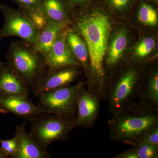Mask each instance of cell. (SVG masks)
<instances>
[{"label":"cell","mask_w":158,"mask_h":158,"mask_svg":"<svg viewBox=\"0 0 158 158\" xmlns=\"http://www.w3.org/2000/svg\"><path fill=\"white\" fill-rule=\"evenodd\" d=\"M104 5L90 2L73 9L71 25L81 35L88 47L89 63L87 89L105 100L108 76L104 67L113 22Z\"/></svg>","instance_id":"obj_1"},{"label":"cell","mask_w":158,"mask_h":158,"mask_svg":"<svg viewBox=\"0 0 158 158\" xmlns=\"http://www.w3.org/2000/svg\"><path fill=\"white\" fill-rule=\"evenodd\" d=\"M108 124L111 140L134 146L148 130L158 125V108L134 102L113 114Z\"/></svg>","instance_id":"obj_2"},{"label":"cell","mask_w":158,"mask_h":158,"mask_svg":"<svg viewBox=\"0 0 158 158\" xmlns=\"http://www.w3.org/2000/svg\"><path fill=\"white\" fill-rule=\"evenodd\" d=\"M148 64L127 60L108 77L105 100L111 114L127 108L138 98Z\"/></svg>","instance_id":"obj_3"},{"label":"cell","mask_w":158,"mask_h":158,"mask_svg":"<svg viewBox=\"0 0 158 158\" xmlns=\"http://www.w3.org/2000/svg\"><path fill=\"white\" fill-rule=\"evenodd\" d=\"M7 64L30 89L46 69L45 59L30 43L12 41L7 54Z\"/></svg>","instance_id":"obj_4"},{"label":"cell","mask_w":158,"mask_h":158,"mask_svg":"<svg viewBox=\"0 0 158 158\" xmlns=\"http://www.w3.org/2000/svg\"><path fill=\"white\" fill-rule=\"evenodd\" d=\"M86 83L83 79L76 85L40 94L37 106L44 113L55 114L67 121L75 120L79 90Z\"/></svg>","instance_id":"obj_5"},{"label":"cell","mask_w":158,"mask_h":158,"mask_svg":"<svg viewBox=\"0 0 158 158\" xmlns=\"http://www.w3.org/2000/svg\"><path fill=\"white\" fill-rule=\"evenodd\" d=\"M31 138L43 149L51 144L67 140L71 131L76 127L75 121H67L55 114L42 113L31 121Z\"/></svg>","instance_id":"obj_6"},{"label":"cell","mask_w":158,"mask_h":158,"mask_svg":"<svg viewBox=\"0 0 158 158\" xmlns=\"http://www.w3.org/2000/svg\"><path fill=\"white\" fill-rule=\"evenodd\" d=\"M0 11L4 18V25L0 31V40L9 37H17L23 41L34 44L39 31L22 11L3 4H0Z\"/></svg>","instance_id":"obj_7"},{"label":"cell","mask_w":158,"mask_h":158,"mask_svg":"<svg viewBox=\"0 0 158 158\" xmlns=\"http://www.w3.org/2000/svg\"><path fill=\"white\" fill-rule=\"evenodd\" d=\"M83 71L79 66L47 68L31 90L38 97L43 92L69 86L78 79Z\"/></svg>","instance_id":"obj_8"},{"label":"cell","mask_w":158,"mask_h":158,"mask_svg":"<svg viewBox=\"0 0 158 158\" xmlns=\"http://www.w3.org/2000/svg\"><path fill=\"white\" fill-rule=\"evenodd\" d=\"M129 41L128 31L124 27H119L112 31L104 62L108 77L127 61Z\"/></svg>","instance_id":"obj_9"},{"label":"cell","mask_w":158,"mask_h":158,"mask_svg":"<svg viewBox=\"0 0 158 158\" xmlns=\"http://www.w3.org/2000/svg\"><path fill=\"white\" fill-rule=\"evenodd\" d=\"M85 85L79 90L76 126L86 129L93 127L98 117L100 109V97L97 94L85 89Z\"/></svg>","instance_id":"obj_10"},{"label":"cell","mask_w":158,"mask_h":158,"mask_svg":"<svg viewBox=\"0 0 158 158\" xmlns=\"http://www.w3.org/2000/svg\"><path fill=\"white\" fill-rule=\"evenodd\" d=\"M0 113H11L30 121L37 115L44 113L38 106L34 104L28 95L24 94L0 96Z\"/></svg>","instance_id":"obj_11"},{"label":"cell","mask_w":158,"mask_h":158,"mask_svg":"<svg viewBox=\"0 0 158 158\" xmlns=\"http://www.w3.org/2000/svg\"><path fill=\"white\" fill-rule=\"evenodd\" d=\"M66 27L59 33L51 50L44 57L47 68H59L72 66L81 67L71 52L65 42Z\"/></svg>","instance_id":"obj_12"},{"label":"cell","mask_w":158,"mask_h":158,"mask_svg":"<svg viewBox=\"0 0 158 158\" xmlns=\"http://www.w3.org/2000/svg\"><path fill=\"white\" fill-rule=\"evenodd\" d=\"M14 138L17 151L13 158H50V154L41 148L27 132L26 122L15 127Z\"/></svg>","instance_id":"obj_13"},{"label":"cell","mask_w":158,"mask_h":158,"mask_svg":"<svg viewBox=\"0 0 158 158\" xmlns=\"http://www.w3.org/2000/svg\"><path fill=\"white\" fill-rule=\"evenodd\" d=\"M138 98L140 101L158 108V69L156 59L146 66Z\"/></svg>","instance_id":"obj_14"},{"label":"cell","mask_w":158,"mask_h":158,"mask_svg":"<svg viewBox=\"0 0 158 158\" xmlns=\"http://www.w3.org/2000/svg\"><path fill=\"white\" fill-rule=\"evenodd\" d=\"M38 9L49 23L71 24L73 9L67 0H41Z\"/></svg>","instance_id":"obj_15"},{"label":"cell","mask_w":158,"mask_h":158,"mask_svg":"<svg viewBox=\"0 0 158 158\" xmlns=\"http://www.w3.org/2000/svg\"><path fill=\"white\" fill-rule=\"evenodd\" d=\"M30 88L7 63L0 66V96L13 94L28 95Z\"/></svg>","instance_id":"obj_16"},{"label":"cell","mask_w":158,"mask_h":158,"mask_svg":"<svg viewBox=\"0 0 158 158\" xmlns=\"http://www.w3.org/2000/svg\"><path fill=\"white\" fill-rule=\"evenodd\" d=\"M65 40L71 52L80 63L87 76L89 63L88 47L81 35L71 24L65 28Z\"/></svg>","instance_id":"obj_17"},{"label":"cell","mask_w":158,"mask_h":158,"mask_svg":"<svg viewBox=\"0 0 158 158\" xmlns=\"http://www.w3.org/2000/svg\"><path fill=\"white\" fill-rule=\"evenodd\" d=\"M157 42L152 36H144L136 43L127 55V60L147 64L155 60Z\"/></svg>","instance_id":"obj_18"},{"label":"cell","mask_w":158,"mask_h":158,"mask_svg":"<svg viewBox=\"0 0 158 158\" xmlns=\"http://www.w3.org/2000/svg\"><path fill=\"white\" fill-rule=\"evenodd\" d=\"M69 25L65 23H49L45 28L39 31L33 44L34 48L45 57L51 50L60 32Z\"/></svg>","instance_id":"obj_19"},{"label":"cell","mask_w":158,"mask_h":158,"mask_svg":"<svg viewBox=\"0 0 158 158\" xmlns=\"http://www.w3.org/2000/svg\"><path fill=\"white\" fill-rule=\"evenodd\" d=\"M138 22L142 25L154 28L157 26L158 12L149 3L141 1L139 3L137 12Z\"/></svg>","instance_id":"obj_20"},{"label":"cell","mask_w":158,"mask_h":158,"mask_svg":"<svg viewBox=\"0 0 158 158\" xmlns=\"http://www.w3.org/2000/svg\"><path fill=\"white\" fill-rule=\"evenodd\" d=\"M135 0H105L104 5L110 13L123 16L128 13Z\"/></svg>","instance_id":"obj_21"},{"label":"cell","mask_w":158,"mask_h":158,"mask_svg":"<svg viewBox=\"0 0 158 158\" xmlns=\"http://www.w3.org/2000/svg\"><path fill=\"white\" fill-rule=\"evenodd\" d=\"M32 25L38 31L45 28L49 22L45 15L38 9H19Z\"/></svg>","instance_id":"obj_22"},{"label":"cell","mask_w":158,"mask_h":158,"mask_svg":"<svg viewBox=\"0 0 158 158\" xmlns=\"http://www.w3.org/2000/svg\"><path fill=\"white\" fill-rule=\"evenodd\" d=\"M138 158H158V146L146 143H139L133 146Z\"/></svg>","instance_id":"obj_23"},{"label":"cell","mask_w":158,"mask_h":158,"mask_svg":"<svg viewBox=\"0 0 158 158\" xmlns=\"http://www.w3.org/2000/svg\"><path fill=\"white\" fill-rule=\"evenodd\" d=\"M0 146L7 155L13 158L17 151L16 140L14 137L8 140H0Z\"/></svg>","instance_id":"obj_24"},{"label":"cell","mask_w":158,"mask_h":158,"mask_svg":"<svg viewBox=\"0 0 158 158\" xmlns=\"http://www.w3.org/2000/svg\"><path fill=\"white\" fill-rule=\"evenodd\" d=\"M139 143H146L158 146V125L148 130L138 144Z\"/></svg>","instance_id":"obj_25"},{"label":"cell","mask_w":158,"mask_h":158,"mask_svg":"<svg viewBox=\"0 0 158 158\" xmlns=\"http://www.w3.org/2000/svg\"><path fill=\"white\" fill-rule=\"evenodd\" d=\"M19 6V9H38L41 0H13Z\"/></svg>","instance_id":"obj_26"},{"label":"cell","mask_w":158,"mask_h":158,"mask_svg":"<svg viewBox=\"0 0 158 158\" xmlns=\"http://www.w3.org/2000/svg\"><path fill=\"white\" fill-rule=\"evenodd\" d=\"M73 9L81 8L88 5L92 0H67Z\"/></svg>","instance_id":"obj_27"},{"label":"cell","mask_w":158,"mask_h":158,"mask_svg":"<svg viewBox=\"0 0 158 158\" xmlns=\"http://www.w3.org/2000/svg\"><path fill=\"white\" fill-rule=\"evenodd\" d=\"M114 158H138L137 154L135 152L134 148H131L126 151L124 152L117 155Z\"/></svg>","instance_id":"obj_28"},{"label":"cell","mask_w":158,"mask_h":158,"mask_svg":"<svg viewBox=\"0 0 158 158\" xmlns=\"http://www.w3.org/2000/svg\"><path fill=\"white\" fill-rule=\"evenodd\" d=\"M10 157L5 153L3 151L1 146H0V158H9Z\"/></svg>","instance_id":"obj_29"},{"label":"cell","mask_w":158,"mask_h":158,"mask_svg":"<svg viewBox=\"0 0 158 158\" xmlns=\"http://www.w3.org/2000/svg\"><path fill=\"white\" fill-rule=\"evenodd\" d=\"M153 2H155L156 3H158V0H152Z\"/></svg>","instance_id":"obj_30"},{"label":"cell","mask_w":158,"mask_h":158,"mask_svg":"<svg viewBox=\"0 0 158 158\" xmlns=\"http://www.w3.org/2000/svg\"><path fill=\"white\" fill-rule=\"evenodd\" d=\"M2 62H0V66H1V65H2Z\"/></svg>","instance_id":"obj_31"}]
</instances>
